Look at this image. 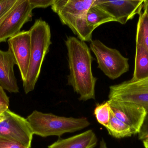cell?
Returning a JSON list of instances; mask_svg holds the SVG:
<instances>
[{
  "label": "cell",
  "mask_w": 148,
  "mask_h": 148,
  "mask_svg": "<svg viewBox=\"0 0 148 148\" xmlns=\"http://www.w3.org/2000/svg\"><path fill=\"white\" fill-rule=\"evenodd\" d=\"M68 51L69 74L68 84L79 95V100H95V87L97 79L92 74L93 56L84 42L69 36L65 41Z\"/></svg>",
  "instance_id": "obj_1"
},
{
  "label": "cell",
  "mask_w": 148,
  "mask_h": 148,
  "mask_svg": "<svg viewBox=\"0 0 148 148\" xmlns=\"http://www.w3.org/2000/svg\"><path fill=\"white\" fill-rule=\"evenodd\" d=\"M29 30L31 54L27 77L23 82V89L26 94L34 89L44 58L52 44L50 27L45 21L41 19L36 20Z\"/></svg>",
  "instance_id": "obj_2"
},
{
  "label": "cell",
  "mask_w": 148,
  "mask_h": 148,
  "mask_svg": "<svg viewBox=\"0 0 148 148\" xmlns=\"http://www.w3.org/2000/svg\"><path fill=\"white\" fill-rule=\"evenodd\" d=\"M33 134L42 137L52 136H61L64 134L74 133L90 125L84 117L75 118L43 113L34 110L27 118Z\"/></svg>",
  "instance_id": "obj_3"
},
{
  "label": "cell",
  "mask_w": 148,
  "mask_h": 148,
  "mask_svg": "<svg viewBox=\"0 0 148 148\" xmlns=\"http://www.w3.org/2000/svg\"><path fill=\"white\" fill-rule=\"evenodd\" d=\"M90 47L96 57L98 68L111 80H115L129 70V59L116 49L107 47L99 40H92Z\"/></svg>",
  "instance_id": "obj_4"
},
{
  "label": "cell",
  "mask_w": 148,
  "mask_h": 148,
  "mask_svg": "<svg viewBox=\"0 0 148 148\" xmlns=\"http://www.w3.org/2000/svg\"><path fill=\"white\" fill-rule=\"evenodd\" d=\"M109 99L139 105L148 113V76L136 81L129 80L109 87Z\"/></svg>",
  "instance_id": "obj_5"
},
{
  "label": "cell",
  "mask_w": 148,
  "mask_h": 148,
  "mask_svg": "<svg viewBox=\"0 0 148 148\" xmlns=\"http://www.w3.org/2000/svg\"><path fill=\"white\" fill-rule=\"evenodd\" d=\"M6 118L0 123V137L21 143L31 148L33 134L27 119L11 112H5Z\"/></svg>",
  "instance_id": "obj_6"
},
{
  "label": "cell",
  "mask_w": 148,
  "mask_h": 148,
  "mask_svg": "<svg viewBox=\"0 0 148 148\" xmlns=\"http://www.w3.org/2000/svg\"><path fill=\"white\" fill-rule=\"evenodd\" d=\"M33 10L29 0H20L0 26V43L21 32L24 24L32 21Z\"/></svg>",
  "instance_id": "obj_7"
},
{
  "label": "cell",
  "mask_w": 148,
  "mask_h": 148,
  "mask_svg": "<svg viewBox=\"0 0 148 148\" xmlns=\"http://www.w3.org/2000/svg\"><path fill=\"white\" fill-rule=\"evenodd\" d=\"M145 0L101 1L95 0L94 3L108 13L115 22L125 24L143 10Z\"/></svg>",
  "instance_id": "obj_8"
},
{
  "label": "cell",
  "mask_w": 148,
  "mask_h": 148,
  "mask_svg": "<svg viewBox=\"0 0 148 148\" xmlns=\"http://www.w3.org/2000/svg\"><path fill=\"white\" fill-rule=\"evenodd\" d=\"M108 101L114 115L129 126L133 135L138 134L147 114L145 109L128 102L111 99Z\"/></svg>",
  "instance_id": "obj_9"
},
{
  "label": "cell",
  "mask_w": 148,
  "mask_h": 148,
  "mask_svg": "<svg viewBox=\"0 0 148 148\" xmlns=\"http://www.w3.org/2000/svg\"><path fill=\"white\" fill-rule=\"evenodd\" d=\"M95 0H55L51 6L63 25L72 30L77 20L86 14Z\"/></svg>",
  "instance_id": "obj_10"
},
{
  "label": "cell",
  "mask_w": 148,
  "mask_h": 148,
  "mask_svg": "<svg viewBox=\"0 0 148 148\" xmlns=\"http://www.w3.org/2000/svg\"><path fill=\"white\" fill-rule=\"evenodd\" d=\"M8 50L18 66L22 80L27 77L31 54V37L29 30H23L8 40Z\"/></svg>",
  "instance_id": "obj_11"
},
{
  "label": "cell",
  "mask_w": 148,
  "mask_h": 148,
  "mask_svg": "<svg viewBox=\"0 0 148 148\" xmlns=\"http://www.w3.org/2000/svg\"><path fill=\"white\" fill-rule=\"evenodd\" d=\"M15 65V61L10 51L0 49V86L10 93L19 92L14 72Z\"/></svg>",
  "instance_id": "obj_12"
},
{
  "label": "cell",
  "mask_w": 148,
  "mask_h": 148,
  "mask_svg": "<svg viewBox=\"0 0 148 148\" xmlns=\"http://www.w3.org/2000/svg\"><path fill=\"white\" fill-rule=\"evenodd\" d=\"M113 21L115 22L113 17L94 3L84 16V32L85 42H90L92 41V33L97 27L103 23Z\"/></svg>",
  "instance_id": "obj_13"
},
{
  "label": "cell",
  "mask_w": 148,
  "mask_h": 148,
  "mask_svg": "<svg viewBox=\"0 0 148 148\" xmlns=\"http://www.w3.org/2000/svg\"><path fill=\"white\" fill-rule=\"evenodd\" d=\"M97 143L95 134L90 129L67 139H60L48 148H94Z\"/></svg>",
  "instance_id": "obj_14"
},
{
  "label": "cell",
  "mask_w": 148,
  "mask_h": 148,
  "mask_svg": "<svg viewBox=\"0 0 148 148\" xmlns=\"http://www.w3.org/2000/svg\"><path fill=\"white\" fill-rule=\"evenodd\" d=\"M148 76V52L142 44L136 43L134 70L132 81H139Z\"/></svg>",
  "instance_id": "obj_15"
},
{
  "label": "cell",
  "mask_w": 148,
  "mask_h": 148,
  "mask_svg": "<svg viewBox=\"0 0 148 148\" xmlns=\"http://www.w3.org/2000/svg\"><path fill=\"white\" fill-rule=\"evenodd\" d=\"M105 128L109 134L116 139L130 137L133 135L129 126L117 119L111 110L110 120Z\"/></svg>",
  "instance_id": "obj_16"
},
{
  "label": "cell",
  "mask_w": 148,
  "mask_h": 148,
  "mask_svg": "<svg viewBox=\"0 0 148 148\" xmlns=\"http://www.w3.org/2000/svg\"><path fill=\"white\" fill-rule=\"evenodd\" d=\"M136 43L142 44L148 52V10L144 6L137 23Z\"/></svg>",
  "instance_id": "obj_17"
},
{
  "label": "cell",
  "mask_w": 148,
  "mask_h": 148,
  "mask_svg": "<svg viewBox=\"0 0 148 148\" xmlns=\"http://www.w3.org/2000/svg\"><path fill=\"white\" fill-rule=\"evenodd\" d=\"M111 108L108 101L98 104L94 109V115L98 123L103 127H107L109 122Z\"/></svg>",
  "instance_id": "obj_18"
},
{
  "label": "cell",
  "mask_w": 148,
  "mask_h": 148,
  "mask_svg": "<svg viewBox=\"0 0 148 148\" xmlns=\"http://www.w3.org/2000/svg\"><path fill=\"white\" fill-rule=\"evenodd\" d=\"M9 98L0 86V114H3L9 109Z\"/></svg>",
  "instance_id": "obj_19"
},
{
  "label": "cell",
  "mask_w": 148,
  "mask_h": 148,
  "mask_svg": "<svg viewBox=\"0 0 148 148\" xmlns=\"http://www.w3.org/2000/svg\"><path fill=\"white\" fill-rule=\"evenodd\" d=\"M0 148H28L21 143L0 137Z\"/></svg>",
  "instance_id": "obj_20"
},
{
  "label": "cell",
  "mask_w": 148,
  "mask_h": 148,
  "mask_svg": "<svg viewBox=\"0 0 148 148\" xmlns=\"http://www.w3.org/2000/svg\"><path fill=\"white\" fill-rule=\"evenodd\" d=\"M54 1L55 0H29L33 9L36 8H48L52 6Z\"/></svg>",
  "instance_id": "obj_21"
},
{
  "label": "cell",
  "mask_w": 148,
  "mask_h": 148,
  "mask_svg": "<svg viewBox=\"0 0 148 148\" xmlns=\"http://www.w3.org/2000/svg\"><path fill=\"white\" fill-rule=\"evenodd\" d=\"M138 138L142 141L148 140V113L138 133Z\"/></svg>",
  "instance_id": "obj_22"
},
{
  "label": "cell",
  "mask_w": 148,
  "mask_h": 148,
  "mask_svg": "<svg viewBox=\"0 0 148 148\" xmlns=\"http://www.w3.org/2000/svg\"><path fill=\"white\" fill-rule=\"evenodd\" d=\"M18 0H0V17Z\"/></svg>",
  "instance_id": "obj_23"
},
{
  "label": "cell",
  "mask_w": 148,
  "mask_h": 148,
  "mask_svg": "<svg viewBox=\"0 0 148 148\" xmlns=\"http://www.w3.org/2000/svg\"><path fill=\"white\" fill-rule=\"evenodd\" d=\"M20 0H18L17 1V2L15 3V4H14L13 6H12L11 8H10L9 9H8L0 17V26H1V23H2L4 21V20H5V18L11 13V12L13 11V10L15 8H16V6H17V4L19 3L20 2Z\"/></svg>",
  "instance_id": "obj_24"
},
{
  "label": "cell",
  "mask_w": 148,
  "mask_h": 148,
  "mask_svg": "<svg viewBox=\"0 0 148 148\" xmlns=\"http://www.w3.org/2000/svg\"><path fill=\"white\" fill-rule=\"evenodd\" d=\"M99 148H108L106 145V142L103 139H102L101 140L100 142Z\"/></svg>",
  "instance_id": "obj_25"
},
{
  "label": "cell",
  "mask_w": 148,
  "mask_h": 148,
  "mask_svg": "<svg viewBox=\"0 0 148 148\" xmlns=\"http://www.w3.org/2000/svg\"><path fill=\"white\" fill-rule=\"evenodd\" d=\"M6 116L5 113H3V114H0V123L4 120L6 119Z\"/></svg>",
  "instance_id": "obj_26"
},
{
  "label": "cell",
  "mask_w": 148,
  "mask_h": 148,
  "mask_svg": "<svg viewBox=\"0 0 148 148\" xmlns=\"http://www.w3.org/2000/svg\"><path fill=\"white\" fill-rule=\"evenodd\" d=\"M143 143L145 148H148V140L143 141Z\"/></svg>",
  "instance_id": "obj_27"
},
{
  "label": "cell",
  "mask_w": 148,
  "mask_h": 148,
  "mask_svg": "<svg viewBox=\"0 0 148 148\" xmlns=\"http://www.w3.org/2000/svg\"><path fill=\"white\" fill-rule=\"evenodd\" d=\"M144 6L146 7L148 10V0H145Z\"/></svg>",
  "instance_id": "obj_28"
}]
</instances>
